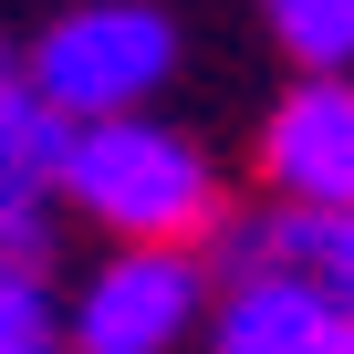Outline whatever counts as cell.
Here are the masks:
<instances>
[{
    "label": "cell",
    "mask_w": 354,
    "mask_h": 354,
    "mask_svg": "<svg viewBox=\"0 0 354 354\" xmlns=\"http://www.w3.org/2000/svg\"><path fill=\"white\" fill-rule=\"evenodd\" d=\"M53 209L104 230V250H209L240 198H230V167L177 115H115V125H73Z\"/></svg>",
    "instance_id": "cell-1"
},
{
    "label": "cell",
    "mask_w": 354,
    "mask_h": 354,
    "mask_svg": "<svg viewBox=\"0 0 354 354\" xmlns=\"http://www.w3.org/2000/svg\"><path fill=\"white\" fill-rule=\"evenodd\" d=\"M188 63L167 0H53V21L11 42V73L63 115V125H115V115H167V84Z\"/></svg>",
    "instance_id": "cell-2"
},
{
    "label": "cell",
    "mask_w": 354,
    "mask_h": 354,
    "mask_svg": "<svg viewBox=\"0 0 354 354\" xmlns=\"http://www.w3.org/2000/svg\"><path fill=\"white\" fill-rule=\"evenodd\" d=\"M209 292L219 281L198 250H94L63 292V354H188Z\"/></svg>",
    "instance_id": "cell-3"
},
{
    "label": "cell",
    "mask_w": 354,
    "mask_h": 354,
    "mask_svg": "<svg viewBox=\"0 0 354 354\" xmlns=\"http://www.w3.org/2000/svg\"><path fill=\"white\" fill-rule=\"evenodd\" d=\"M261 198L281 209H354V84L344 73H292L250 136Z\"/></svg>",
    "instance_id": "cell-4"
},
{
    "label": "cell",
    "mask_w": 354,
    "mask_h": 354,
    "mask_svg": "<svg viewBox=\"0 0 354 354\" xmlns=\"http://www.w3.org/2000/svg\"><path fill=\"white\" fill-rule=\"evenodd\" d=\"M198 354H354V292H323V281H219L209 292V323H198Z\"/></svg>",
    "instance_id": "cell-5"
},
{
    "label": "cell",
    "mask_w": 354,
    "mask_h": 354,
    "mask_svg": "<svg viewBox=\"0 0 354 354\" xmlns=\"http://www.w3.org/2000/svg\"><path fill=\"white\" fill-rule=\"evenodd\" d=\"M198 261H209V281L261 271V281H323V292H354V209H281V198H261V209H230L219 240H209Z\"/></svg>",
    "instance_id": "cell-6"
},
{
    "label": "cell",
    "mask_w": 354,
    "mask_h": 354,
    "mask_svg": "<svg viewBox=\"0 0 354 354\" xmlns=\"http://www.w3.org/2000/svg\"><path fill=\"white\" fill-rule=\"evenodd\" d=\"M63 146H73V125L11 73V84H0V209H53Z\"/></svg>",
    "instance_id": "cell-7"
},
{
    "label": "cell",
    "mask_w": 354,
    "mask_h": 354,
    "mask_svg": "<svg viewBox=\"0 0 354 354\" xmlns=\"http://www.w3.org/2000/svg\"><path fill=\"white\" fill-rule=\"evenodd\" d=\"M261 32L281 42L292 73H344L354 63V0H261Z\"/></svg>",
    "instance_id": "cell-8"
},
{
    "label": "cell",
    "mask_w": 354,
    "mask_h": 354,
    "mask_svg": "<svg viewBox=\"0 0 354 354\" xmlns=\"http://www.w3.org/2000/svg\"><path fill=\"white\" fill-rule=\"evenodd\" d=\"M0 354H63V281L0 271Z\"/></svg>",
    "instance_id": "cell-9"
},
{
    "label": "cell",
    "mask_w": 354,
    "mask_h": 354,
    "mask_svg": "<svg viewBox=\"0 0 354 354\" xmlns=\"http://www.w3.org/2000/svg\"><path fill=\"white\" fill-rule=\"evenodd\" d=\"M63 209H0V271H53Z\"/></svg>",
    "instance_id": "cell-10"
},
{
    "label": "cell",
    "mask_w": 354,
    "mask_h": 354,
    "mask_svg": "<svg viewBox=\"0 0 354 354\" xmlns=\"http://www.w3.org/2000/svg\"><path fill=\"white\" fill-rule=\"evenodd\" d=\"M0 84H11V32H0Z\"/></svg>",
    "instance_id": "cell-11"
}]
</instances>
